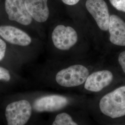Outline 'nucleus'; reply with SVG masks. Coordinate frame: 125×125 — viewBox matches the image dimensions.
<instances>
[{"label":"nucleus","instance_id":"obj_1","mask_svg":"<svg viewBox=\"0 0 125 125\" xmlns=\"http://www.w3.org/2000/svg\"><path fill=\"white\" fill-rule=\"evenodd\" d=\"M97 109L104 118L115 119L125 116V85L104 94L99 99Z\"/></svg>","mask_w":125,"mask_h":125},{"label":"nucleus","instance_id":"obj_2","mask_svg":"<svg viewBox=\"0 0 125 125\" xmlns=\"http://www.w3.org/2000/svg\"><path fill=\"white\" fill-rule=\"evenodd\" d=\"M89 75V70L85 66L74 64L59 71L55 80L62 87L73 88L84 84Z\"/></svg>","mask_w":125,"mask_h":125},{"label":"nucleus","instance_id":"obj_3","mask_svg":"<svg viewBox=\"0 0 125 125\" xmlns=\"http://www.w3.org/2000/svg\"><path fill=\"white\" fill-rule=\"evenodd\" d=\"M32 106L27 100H21L9 104L5 109L8 125H25L29 120Z\"/></svg>","mask_w":125,"mask_h":125},{"label":"nucleus","instance_id":"obj_4","mask_svg":"<svg viewBox=\"0 0 125 125\" xmlns=\"http://www.w3.org/2000/svg\"><path fill=\"white\" fill-rule=\"evenodd\" d=\"M52 38L55 47L66 51L76 45L78 40V34L73 27L59 25L54 29Z\"/></svg>","mask_w":125,"mask_h":125},{"label":"nucleus","instance_id":"obj_5","mask_svg":"<svg viewBox=\"0 0 125 125\" xmlns=\"http://www.w3.org/2000/svg\"><path fill=\"white\" fill-rule=\"evenodd\" d=\"M70 103V99L66 96L59 94L48 95L35 100L33 108L39 113L56 112L66 107Z\"/></svg>","mask_w":125,"mask_h":125},{"label":"nucleus","instance_id":"obj_6","mask_svg":"<svg viewBox=\"0 0 125 125\" xmlns=\"http://www.w3.org/2000/svg\"><path fill=\"white\" fill-rule=\"evenodd\" d=\"M85 6L99 28L103 31L108 30L110 15L106 2L104 0H87Z\"/></svg>","mask_w":125,"mask_h":125},{"label":"nucleus","instance_id":"obj_7","mask_svg":"<svg viewBox=\"0 0 125 125\" xmlns=\"http://www.w3.org/2000/svg\"><path fill=\"white\" fill-rule=\"evenodd\" d=\"M5 6L10 21L25 26L31 23L32 18L27 10L25 0H6Z\"/></svg>","mask_w":125,"mask_h":125},{"label":"nucleus","instance_id":"obj_8","mask_svg":"<svg viewBox=\"0 0 125 125\" xmlns=\"http://www.w3.org/2000/svg\"><path fill=\"white\" fill-rule=\"evenodd\" d=\"M114 79L111 72L103 70L94 72L89 74L84 83V88L87 91L97 93L110 85Z\"/></svg>","mask_w":125,"mask_h":125},{"label":"nucleus","instance_id":"obj_9","mask_svg":"<svg viewBox=\"0 0 125 125\" xmlns=\"http://www.w3.org/2000/svg\"><path fill=\"white\" fill-rule=\"evenodd\" d=\"M0 36L13 45L26 46L30 45L31 42V37L27 33L10 26H0Z\"/></svg>","mask_w":125,"mask_h":125},{"label":"nucleus","instance_id":"obj_10","mask_svg":"<svg viewBox=\"0 0 125 125\" xmlns=\"http://www.w3.org/2000/svg\"><path fill=\"white\" fill-rule=\"evenodd\" d=\"M108 30L113 44L125 46V22L121 18L115 14L110 15Z\"/></svg>","mask_w":125,"mask_h":125},{"label":"nucleus","instance_id":"obj_11","mask_svg":"<svg viewBox=\"0 0 125 125\" xmlns=\"http://www.w3.org/2000/svg\"><path fill=\"white\" fill-rule=\"evenodd\" d=\"M48 0H25L27 10L31 17L40 23L45 22L49 16Z\"/></svg>","mask_w":125,"mask_h":125},{"label":"nucleus","instance_id":"obj_12","mask_svg":"<svg viewBox=\"0 0 125 125\" xmlns=\"http://www.w3.org/2000/svg\"><path fill=\"white\" fill-rule=\"evenodd\" d=\"M52 125H79L69 114L62 112L56 116Z\"/></svg>","mask_w":125,"mask_h":125},{"label":"nucleus","instance_id":"obj_13","mask_svg":"<svg viewBox=\"0 0 125 125\" xmlns=\"http://www.w3.org/2000/svg\"><path fill=\"white\" fill-rule=\"evenodd\" d=\"M109 1L116 9L125 12V0H109Z\"/></svg>","mask_w":125,"mask_h":125},{"label":"nucleus","instance_id":"obj_14","mask_svg":"<svg viewBox=\"0 0 125 125\" xmlns=\"http://www.w3.org/2000/svg\"><path fill=\"white\" fill-rule=\"evenodd\" d=\"M11 76L9 72L4 68L0 66V80L8 82L10 80Z\"/></svg>","mask_w":125,"mask_h":125},{"label":"nucleus","instance_id":"obj_15","mask_svg":"<svg viewBox=\"0 0 125 125\" xmlns=\"http://www.w3.org/2000/svg\"><path fill=\"white\" fill-rule=\"evenodd\" d=\"M7 45L3 40L0 38V61L4 58Z\"/></svg>","mask_w":125,"mask_h":125},{"label":"nucleus","instance_id":"obj_16","mask_svg":"<svg viewBox=\"0 0 125 125\" xmlns=\"http://www.w3.org/2000/svg\"><path fill=\"white\" fill-rule=\"evenodd\" d=\"M118 61L123 71L125 73V51L120 54L118 57Z\"/></svg>","mask_w":125,"mask_h":125},{"label":"nucleus","instance_id":"obj_17","mask_svg":"<svg viewBox=\"0 0 125 125\" xmlns=\"http://www.w3.org/2000/svg\"><path fill=\"white\" fill-rule=\"evenodd\" d=\"M62 1L65 4L72 6L76 4L80 0H62Z\"/></svg>","mask_w":125,"mask_h":125}]
</instances>
